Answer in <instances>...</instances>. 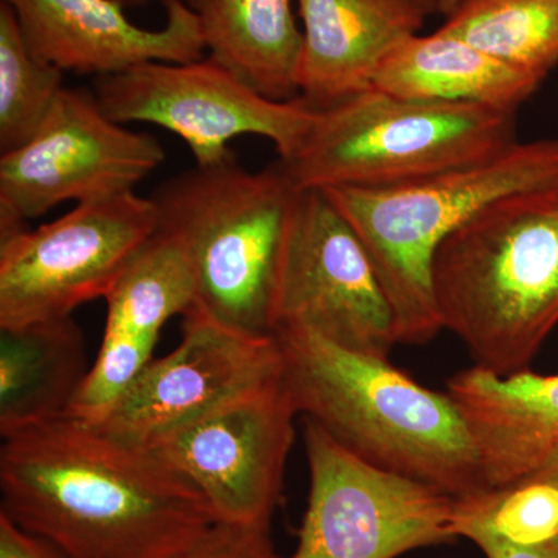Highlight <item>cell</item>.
<instances>
[{
  "mask_svg": "<svg viewBox=\"0 0 558 558\" xmlns=\"http://www.w3.org/2000/svg\"><path fill=\"white\" fill-rule=\"evenodd\" d=\"M0 513L61 558H175L216 523L146 447L53 418L3 438Z\"/></svg>",
  "mask_w": 558,
  "mask_h": 558,
  "instance_id": "obj_1",
  "label": "cell"
},
{
  "mask_svg": "<svg viewBox=\"0 0 558 558\" xmlns=\"http://www.w3.org/2000/svg\"><path fill=\"white\" fill-rule=\"evenodd\" d=\"M274 336L296 410L341 446L454 499L488 490L475 436L449 392L422 387L389 359L348 351L307 329Z\"/></svg>",
  "mask_w": 558,
  "mask_h": 558,
  "instance_id": "obj_2",
  "label": "cell"
},
{
  "mask_svg": "<svg viewBox=\"0 0 558 558\" xmlns=\"http://www.w3.org/2000/svg\"><path fill=\"white\" fill-rule=\"evenodd\" d=\"M442 329L475 366L523 373L558 326V185L490 202L446 238L432 264Z\"/></svg>",
  "mask_w": 558,
  "mask_h": 558,
  "instance_id": "obj_3",
  "label": "cell"
},
{
  "mask_svg": "<svg viewBox=\"0 0 558 558\" xmlns=\"http://www.w3.org/2000/svg\"><path fill=\"white\" fill-rule=\"evenodd\" d=\"M301 190L281 165L253 172L231 156L154 191L157 230L182 245L199 312L248 337H274L282 255ZM190 310V311H191Z\"/></svg>",
  "mask_w": 558,
  "mask_h": 558,
  "instance_id": "obj_4",
  "label": "cell"
},
{
  "mask_svg": "<svg viewBox=\"0 0 558 558\" xmlns=\"http://www.w3.org/2000/svg\"><path fill=\"white\" fill-rule=\"evenodd\" d=\"M558 185V140L515 142L497 156L391 189H326L357 231L395 315L398 344L442 330L433 295L440 242L490 202Z\"/></svg>",
  "mask_w": 558,
  "mask_h": 558,
  "instance_id": "obj_5",
  "label": "cell"
},
{
  "mask_svg": "<svg viewBox=\"0 0 558 558\" xmlns=\"http://www.w3.org/2000/svg\"><path fill=\"white\" fill-rule=\"evenodd\" d=\"M515 132L512 110L371 87L317 109L303 145L278 163L299 190L391 189L490 159Z\"/></svg>",
  "mask_w": 558,
  "mask_h": 558,
  "instance_id": "obj_6",
  "label": "cell"
},
{
  "mask_svg": "<svg viewBox=\"0 0 558 558\" xmlns=\"http://www.w3.org/2000/svg\"><path fill=\"white\" fill-rule=\"evenodd\" d=\"M157 227L156 202L132 191L0 241V328L72 317L106 299Z\"/></svg>",
  "mask_w": 558,
  "mask_h": 558,
  "instance_id": "obj_7",
  "label": "cell"
},
{
  "mask_svg": "<svg viewBox=\"0 0 558 558\" xmlns=\"http://www.w3.org/2000/svg\"><path fill=\"white\" fill-rule=\"evenodd\" d=\"M310 502L290 558H396L453 542L457 499L377 468L306 418Z\"/></svg>",
  "mask_w": 558,
  "mask_h": 558,
  "instance_id": "obj_8",
  "label": "cell"
},
{
  "mask_svg": "<svg viewBox=\"0 0 558 558\" xmlns=\"http://www.w3.org/2000/svg\"><path fill=\"white\" fill-rule=\"evenodd\" d=\"M95 97L117 123H150L189 145L197 167L234 156L231 140L269 138L288 160L303 145L317 109L303 98L275 101L209 58L193 62L149 61L98 76Z\"/></svg>",
  "mask_w": 558,
  "mask_h": 558,
  "instance_id": "obj_9",
  "label": "cell"
},
{
  "mask_svg": "<svg viewBox=\"0 0 558 558\" xmlns=\"http://www.w3.org/2000/svg\"><path fill=\"white\" fill-rule=\"evenodd\" d=\"M165 157L159 140L110 119L95 95L64 87L38 132L0 157V241L64 202L132 193Z\"/></svg>",
  "mask_w": 558,
  "mask_h": 558,
  "instance_id": "obj_10",
  "label": "cell"
},
{
  "mask_svg": "<svg viewBox=\"0 0 558 558\" xmlns=\"http://www.w3.org/2000/svg\"><path fill=\"white\" fill-rule=\"evenodd\" d=\"M281 328L307 329L379 359L398 344L373 260L323 190H301L290 222L275 303V330Z\"/></svg>",
  "mask_w": 558,
  "mask_h": 558,
  "instance_id": "obj_11",
  "label": "cell"
},
{
  "mask_svg": "<svg viewBox=\"0 0 558 558\" xmlns=\"http://www.w3.org/2000/svg\"><path fill=\"white\" fill-rule=\"evenodd\" d=\"M299 413L282 376L146 444L199 490L216 521L270 524Z\"/></svg>",
  "mask_w": 558,
  "mask_h": 558,
  "instance_id": "obj_12",
  "label": "cell"
},
{
  "mask_svg": "<svg viewBox=\"0 0 558 558\" xmlns=\"http://www.w3.org/2000/svg\"><path fill=\"white\" fill-rule=\"evenodd\" d=\"M281 376L277 337L242 336L191 310L183 315L178 348L150 360L112 409L92 425L145 447L163 433Z\"/></svg>",
  "mask_w": 558,
  "mask_h": 558,
  "instance_id": "obj_13",
  "label": "cell"
},
{
  "mask_svg": "<svg viewBox=\"0 0 558 558\" xmlns=\"http://www.w3.org/2000/svg\"><path fill=\"white\" fill-rule=\"evenodd\" d=\"M105 300L108 317L100 351L65 413L89 424L112 409L154 359L168 319L194 306L196 284L182 245L157 230Z\"/></svg>",
  "mask_w": 558,
  "mask_h": 558,
  "instance_id": "obj_14",
  "label": "cell"
},
{
  "mask_svg": "<svg viewBox=\"0 0 558 558\" xmlns=\"http://www.w3.org/2000/svg\"><path fill=\"white\" fill-rule=\"evenodd\" d=\"M31 49L62 72L106 76L143 62L204 58L199 21L189 3L167 0L159 31L128 20L119 0H3Z\"/></svg>",
  "mask_w": 558,
  "mask_h": 558,
  "instance_id": "obj_15",
  "label": "cell"
},
{
  "mask_svg": "<svg viewBox=\"0 0 558 558\" xmlns=\"http://www.w3.org/2000/svg\"><path fill=\"white\" fill-rule=\"evenodd\" d=\"M303 21L301 98L326 108L373 87L396 47L418 35L427 0H296Z\"/></svg>",
  "mask_w": 558,
  "mask_h": 558,
  "instance_id": "obj_16",
  "label": "cell"
},
{
  "mask_svg": "<svg viewBox=\"0 0 558 558\" xmlns=\"http://www.w3.org/2000/svg\"><path fill=\"white\" fill-rule=\"evenodd\" d=\"M447 388L475 436L488 490L527 478L557 446L558 374L502 377L473 366Z\"/></svg>",
  "mask_w": 558,
  "mask_h": 558,
  "instance_id": "obj_17",
  "label": "cell"
},
{
  "mask_svg": "<svg viewBox=\"0 0 558 558\" xmlns=\"http://www.w3.org/2000/svg\"><path fill=\"white\" fill-rule=\"evenodd\" d=\"M543 81L442 31L403 40L381 62L374 89L418 101L469 102L517 112Z\"/></svg>",
  "mask_w": 558,
  "mask_h": 558,
  "instance_id": "obj_18",
  "label": "cell"
},
{
  "mask_svg": "<svg viewBox=\"0 0 558 558\" xmlns=\"http://www.w3.org/2000/svg\"><path fill=\"white\" fill-rule=\"evenodd\" d=\"M208 58L275 101L300 94L303 31L292 0H189Z\"/></svg>",
  "mask_w": 558,
  "mask_h": 558,
  "instance_id": "obj_19",
  "label": "cell"
},
{
  "mask_svg": "<svg viewBox=\"0 0 558 558\" xmlns=\"http://www.w3.org/2000/svg\"><path fill=\"white\" fill-rule=\"evenodd\" d=\"M89 369L72 317L0 328V435L65 416Z\"/></svg>",
  "mask_w": 558,
  "mask_h": 558,
  "instance_id": "obj_20",
  "label": "cell"
},
{
  "mask_svg": "<svg viewBox=\"0 0 558 558\" xmlns=\"http://www.w3.org/2000/svg\"><path fill=\"white\" fill-rule=\"evenodd\" d=\"M439 31L539 81L558 64V0H461Z\"/></svg>",
  "mask_w": 558,
  "mask_h": 558,
  "instance_id": "obj_21",
  "label": "cell"
},
{
  "mask_svg": "<svg viewBox=\"0 0 558 558\" xmlns=\"http://www.w3.org/2000/svg\"><path fill=\"white\" fill-rule=\"evenodd\" d=\"M64 72L28 46L16 14L0 3V150L21 148L38 132L64 90Z\"/></svg>",
  "mask_w": 558,
  "mask_h": 558,
  "instance_id": "obj_22",
  "label": "cell"
},
{
  "mask_svg": "<svg viewBox=\"0 0 558 558\" xmlns=\"http://www.w3.org/2000/svg\"><path fill=\"white\" fill-rule=\"evenodd\" d=\"M454 537L484 535L529 548L558 538V486L538 476L457 499Z\"/></svg>",
  "mask_w": 558,
  "mask_h": 558,
  "instance_id": "obj_23",
  "label": "cell"
},
{
  "mask_svg": "<svg viewBox=\"0 0 558 558\" xmlns=\"http://www.w3.org/2000/svg\"><path fill=\"white\" fill-rule=\"evenodd\" d=\"M175 558H282L275 549L270 524L216 521L185 553Z\"/></svg>",
  "mask_w": 558,
  "mask_h": 558,
  "instance_id": "obj_24",
  "label": "cell"
},
{
  "mask_svg": "<svg viewBox=\"0 0 558 558\" xmlns=\"http://www.w3.org/2000/svg\"><path fill=\"white\" fill-rule=\"evenodd\" d=\"M0 558H61L46 543L0 513Z\"/></svg>",
  "mask_w": 558,
  "mask_h": 558,
  "instance_id": "obj_25",
  "label": "cell"
},
{
  "mask_svg": "<svg viewBox=\"0 0 558 558\" xmlns=\"http://www.w3.org/2000/svg\"><path fill=\"white\" fill-rule=\"evenodd\" d=\"M470 542L487 558H558V538L529 548L508 545L484 535H476Z\"/></svg>",
  "mask_w": 558,
  "mask_h": 558,
  "instance_id": "obj_26",
  "label": "cell"
},
{
  "mask_svg": "<svg viewBox=\"0 0 558 558\" xmlns=\"http://www.w3.org/2000/svg\"><path fill=\"white\" fill-rule=\"evenodd\" d=\"M529 476H538V478L549 481V483L558 486V442L548 454V458L545 459V462Z\"/></svg>",
  "mask_w": 558,
  "mask_h": 558,
  "instance_id": "obj_27",
  "label": "cell"
},
{
  "mask_svg": "<svg viewBox=\"0 0 558 558\" xmlns=\"http://www.w3.org/2000/svg\"><path fill=\"white\" fill-rule=\"evenodd\" d=\"M459 2H461V0H436V11H439V13L449 16L451 11L454 10V7H457Z\"/></svg>",
  "mask_w": 558,
  "mask_h": 558,
  "instance_id": "obj_28",
  "label": "cell"
},
{
  "mask_svg": "<svg viewBox=\"0 0 558 558\" xmlns=\"http://www.w3.org/2000/svg\"><path fill=\"white\" fill-rule=\"evenodd\" d=\"M119 2L121 3V5L124 7V9H126V7H142V5H146V3H150V2H154V0H119ZM161 2H167V0H161Z\"/></svg>",
  "mask_w": 558,
  "mask_h": 558,
  "instance_id": "obj_29",
  "label": "cell"
},
{
  "mask_svg": "<svg viewBox=\"0 0 558 558\" xmlns=\"http://www.w3.org/2000/svg\"><path fill=\"white\" fill-rule=\"evenodd\" d=\"M427 2L429 3V5H432V9L435 10L436 0H427Z\"/></svg>",
  "mask_w": 558,
  "mask_h": 558,
  "instance_id": "obj_30",
  "label": "cell"
}]
</instances>
